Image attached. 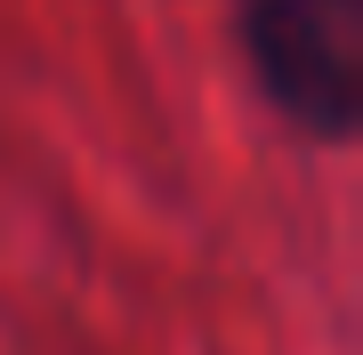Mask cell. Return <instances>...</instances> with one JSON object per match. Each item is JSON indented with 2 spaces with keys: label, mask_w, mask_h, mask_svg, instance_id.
Segmentation results:
<instances>
[{
  "label": "cell",
  "mask_w": 363,
  "mask_h": 355,
  "mask_svg": "<svg viewBox=\"0 0 363 355\" xmlns=\"http://www.w3.org/2000/svg\"><path fill=\"white\" fill-rule=\"evenodd\" d=\"M250 57L283 113L339 137L363 81V0H250Z\"/></svg>",
  "instance_id": "cell-1"
}]
</instances>
